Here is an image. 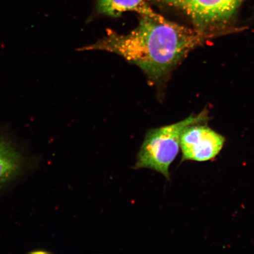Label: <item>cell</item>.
Here are the masks:
<instances>
[{
	"label": "cell",
	"instance_id": "6",
	"mask_svg": "<svg viewBox=\"0 0 254 254\" xmlns=\"http://www.w3.org/2000/svg\"><path fill=\"white\" fill-rule=\"evenodd\" d=\"M97 9L100 14L113 17H118L124 12L134 11L158 20L165 18L153 10L148 0H97Z\"/></svg>",
	"mask_w": 254,
	"mask_h": 254
},
{
	"label": "cell",
	"instance_id": "5",
	"mask_svg": "<svg viewBox=\"0 0 254 254\" xmlns=\"http://www.w3.org/2000/svg\"><path fill=\"white\" fill-rule=\"evenodd\" d=\"M25 160L17 146L0 134V189L23 173Z\"/></svg>",
	"mask_w": 254,
	"mask_h": 254
},
{
	"label": "cell",
	"instance_id": "2",
	"mask_svg": "<svg viewBox=\"0 0 254 254\" xmlns=\"http://www.w3.org/2000/svg\"><path fill=\"white\" fill-rule=\"evenodd\" d=\"M206 119L205 113H201L173 125L151 129L146 134L139 151L135 169L153 170L170 180V167L179 154L184 130Z\"/></svg>",
	"mask_w": 254,
	"mask_h": 254
},
{
	"label": "cell",
	"instance_id": "4",
	"mask_svg": "<svg viewBox=\"0 0 254 254\" xmlns=\"http://www.w3.org/2000/svg\"><path fill=\"white\" fill-rule=\"evenodd\" d=\"M225 139L208 127L196 124L184 130L180 139L182 161L204 162L217 157Z\"/></svg>",
	"mask_w": 254,
	"mask_h": 254
},
{
	"label": "cell",
	"instance_id": "3",
	"mask_svg": "<svg viewBox=\"0 0 254 254\" xmlns=\"http://www.w3.org/2000/svg\"><path fill=\"white\" fill-rule=\"evenodd\" d=\"M182 11L196 29L226 23L236 13L243 0H151Z\"/></svg>",
	"mask_w": 254,
	"mask_h": 254
},
{
	"label": "cell",
	"instance_id": "1",
	"mask_svg": "<svg viewBox=\"0 0 254 254\" xmlns=\"http://www.w3.org/2000/svg\"><path fill=\"white\" fill-rule=\"evenodd\" d=\"M204 31L141 15L138 26L120 34L108 30L103 39L80 51H104L139 66L152 81L163 79L207 37Z\"/></svg>",
	"mask_w": 254,
	"mask_h": 254
}]
</instances>
